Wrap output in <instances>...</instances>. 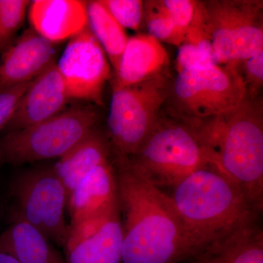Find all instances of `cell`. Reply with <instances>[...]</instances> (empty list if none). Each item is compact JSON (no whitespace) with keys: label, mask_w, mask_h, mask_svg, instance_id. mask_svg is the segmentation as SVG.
<instances>
[{"label":"cell","mask_w":263,"mask_h":263,"mask_svg":"<svg viewBox=\"0 0 263 263\" xmlns=\"http://www.w3.org/2000/svg\"><path fill=\"white\" fill-rule=\"evenodd\" d=\"M122 214V263H179L196 250L168 195L115 160Z\"/></svg>","instance_id":"1"},{"label":"cell","mask_w":263,"mask_h":263,"mask_svg":"<svg viewBox=\"0 0 263 263\" xmlns=\"http://www.w3.org/2000/svg\"><path fill=\"white\" fill-rule=\"evenodd\" d=\"M205 148L213 167L235 181L258 212L263 206L262 99L246 97L234 108L185 122Z\"/></svg>","instance_id":"2"},{"label":"cell","mask_w":263,"mask_h":263,"mask_svg":"<svg viewBox=\"0 0 263 263\" xmlns=\"http://www.w3.org/2000/svg\"><path fill=\"white\" fill-rule=\"evenodd\" d=\"M172 189L168 196L196 250L195 257L209 246L258 221L260 212L243 190L215 167L195 171Z\"/></svg>","instance_id":"3"},{"label":"cell","mask_w":263,"mask_h":263,"mask_svg":"<svg viewBox=\"0 0 263 263\" xmlns=\"http://www.w3.org/2000/svg\"><path fill=\"white\" fill-rule=\"evenodd\" d=\"M120 158L132 171L160 190L173 188L195 171L213 167L193 128L168 113L161 114L155 129L136 155Z\"/></svg>","instance_id":"4"},{"label":"cell","mask_w":263,"mask_h":263,"mask_svg":"<svg viewBox=\"0 0 263 263\" xmlns=\"http://www.w3.org/2000/svg\"><path fill=\"white\" fill-rule=\"evenodd\" d=\"M195 15L216 65L240 63L263 51L262 0L197 1Z\"/></svg>","instance_id":"5"},{"label":"cell","mask_w":263,"mask_h":263,"mask_svg":"<svg viewBox=\"0 0 263 263\" xmlns=\"http://www.w3.org/2000/svg\"><path fill=\"white\" fill-rule=\"evenodd\" d=\"M238 64H214L179 72L165 103H169L167 113L192 122L234 108L247 97Z\"/></svg>","instance_id":"6"},{"label":"cell","mask_w":263,"mask_h":263,"mask_svg":"<svg viewBox=\"0 0 263 263\" xmlns=\"http://www.w3.org/2000/svg\"><path fill=\"white\" fill-rule=\"evenodd\" d=\"M172 82L165 72L143 82L113 90L108 128L117 157L129 158L146 142L160 119Z\"/></svg>","instance_id":"7"},{"label":"cell","mask_w":263,"mask_h":263,"mask_svg":"<svg viewBox=\"0 0 263 263\" xmlns=\"http://www.w3.org/2000/svg\"><path fill=\"white\" fill-rule=\"evenodd\" d=\"M98 121L94 108L76 106L32 127L9 132L0 139V160L20 164L60 159L95 129Z\"/></svg>","instance_id":"8"},{"label":"cell","mask_w":263,"mask_h":263,"mask_svg":"<svg viewBox=\"0 0 263 263\" xmlns=\"http://www.w3.org/2000/svg\"><path fill=\"white\" fill-rule=\"evenodd\" d=\"M18 210L15 214L37 228L49 241L65 248L70 226L65 218L67 195L52 167L18 175L12 183Z\"/></svg>","instance_id":"9"},{"label":"cell","mask_w":263,"mask_h":263,"mask_svg":"<svg viewBox=\"0 0 263 263\" xmlns=\"http://www.w3.org/2000/svg\"><path fill=\"white\" fill-rule=\"evenodd\" d=\"M69 99L103 105V91L110 78L106 53L89 24L70 38L57 64Z\"/></svg>","instance_id":"10"},{"label":"cell","mask_w":263,"mask_h":263,"mask_svg":"<svg viewBox=\"0 0 263 263\" xmlns=\"http://www.w3.org/2000/svg\"><path fill=\"white\" fill-rule=\"evenodd\" d=\"M68 100L54 62L31 82L5 128L9 133L44 122L63 111Z\"/></svg>","instance_id":"11"},{"label":"cell","mask_w":263,"mask_h":263,"mask_svg":"<svg viewBox=\"0 0 263 263\" xmlns=\"http://www.w3.org/2000/svg\"><path fill=\"white\" fill-rule=\"evenodd\" d=\"M56 43L28 29L3 53L0 91L29 82L54 63Z\"/></svg>","instance_id":"12"},{"label":"cell","mask_w":263,"mask_h":263,"mask_svg":"<svg viewBox=\"0 0 263 263\" xmlns=\"http://www.w3.org/2000/svg\"><path fill=\"white\" fill-rule=\"evenodd\" d=\"M70 226L91 217L113 212L119 207L115 166L110 160L85 176L67 200Z\"/></svg>","instance_id":"13"},{"label":"cell","mask_w":263,"mask_h":263,"mask_svg":"<svg viewBox=\"0 0 263 263\" xmlns=\"http://www.w3.org/2000/svg\"><path fill=\"white\" fill-rule=\"evenodd\" d=\"M169 54L163 45L148 34L128 39L112 89H122L167 72Z\"/></svg>","instance_id":"14"},{"label":"cell","mask_w":263,"mask_h":263,"mask_svg":"<svg viewBox=\"0 0 263 263\" xmlns=\"http://www.w3.org/2000/svg\"><path fill=\"white\" fill-rule=\"evenodd\" d=\"M32 28L57 43L72 37L88 24L87 3L79 0H35L31 2Z\"/></svg>","instance_id":"15"},{"label":"cell","mask_w":263,"mask_h":263,"mask_svg":"<svg viewBox=\"0 0 263 263\" xmlns=\"http://www.w3.org/2000/svg\"><path fill=\"white\" fill-rule=\"evenodd\" d=\"M110 156L108 140L95 129L60 159L52 168L65 186L67 200L85 176L110 160Z\"/></svg>","instance_id":"16"},{"label":"cell","mask_w":263,"mask_h":263,"mask_svg":"<svg viewBox=\"0 0 263 263\" xmlns=\"http://www.w3.org/2000/svg\"><path fill=\"white\" fill-rule=\"evenodd\" d=\"M0 250L21 263H67L41 232L16 214L0 234Z\"/></svg>","instance_id":"17"},{"label":"cell","mask_w":263,"mask_h":263,"mask_svg":"<svg viewBox=\"0 0 263 263\" xmlns=\"http://www.w3.org/2000/svg\"><path fill=\"white\" fill-rule=\"evenodd\" d=\"M193 263H263V233L258 221L209 246Z\"/></svg>","instance_id":"18"},{"label":"cell","mask_w":263,"mask_h":263,"mask_svg":"<svg viewBox=\"0 0 263 263\" xmlns=\"http://www.w3.org/2000/svg\"><path fill=\"white\" fill-rule=\"evenodd\" d=\"M123 229L120 208L87 239L65 249L67 263H122Z\"/></svg>","instance_id":"19"},{"label":"cell","mask_w":263,"mask_h":263,"mask_svg":"<svg viewBox=\"0 0 263 263\" xmlns=\"http://www.w3.org/2000/svg\"><path fill=\"white\" fill-rule=\"evenodd\" d=\"M88 24L117 72L128 39L123 28L100 0L87 2Z\"/></svg>","instance_id":"20"},{"label":"cell","mask_w":263,"mask_h":263,"mask_svg":"<svg viewBox=\"0 0 263 263\" xmlns=\"http://www.w3.org/2000/svg\"><path fill=\"white\" fill-rule=\"evenodd\" d=\"M144 24L148 34L160 42L179 47L186 41L160 0L144 2Z\"/></svg>","instance_id":"21"},{"label":"cell","mask_w":263,"mask_h":263,"mask_svg":"<svg viewBox=\"0 0 263 263\" xmlns=\"http://www.w3.org/2000/svg\"><path fill=\"white\" fill-rule=\"evenodd\" d=\"M30 1L0 0V52L4 53L14 43L15 34L24 23Z\"/></svg>","instance_id":"22"},{"label":"cell","mask_w":263,"mask_h":263,"mask_svg":"<svg viewBox=\"0 0 263 263\" xmlns=\"http://www.w3.org/2000/svg\"><path fill=\"white\" fill-rule=\"evenodd\" d=\"M123 28L139 30L144 23V2L141 0H100Z\"/></svg>","instance_id":"23"},{"label":"cell","mask_w":263,"mask_h":263,"mask_svg":"<svg viewBox=\"0 0 263 263\" xmlns=\"http://www.w3.org/2000/svg\"><path fill=\"white\" fill-rule=\"evenodd\" d=\"M245 81L247 97L259 98L263 86V51L238 64Z\"/></svg>","instance_id":"24"},{"label":"cell","mask_w":263,"mask_h":263,"mask_svg":"<svg viewBox=\"0 0 263 263\" xmlns=\"http://www.w3.org/2000/svg\"><path fill=\"white\" fill-rule=\"evenodd\" d=\"M214 64L212 55L196 45L183 43L179 47L176 59L178 73L183 70L202 68Z\"/></svg>","instance_id":"25"},{"label":"cell","mask_w":263,"mask_h":263,"mask_svg":"<svg viewBox=\"0 0 263 263\" xmlns=\"http://www.w3.org/2000/svg\"><path fill=\"white\" fill-rule=\"evenodd\" d=\"M164 6L180 32L186 37L196 10L195 0H162Z\"/></svg>","instance_id":"26"},{"label":"cell","mask_w":263,"mask_h":263,"mask_svg":"<svg viewBox=\"0 0 263 263\" xmlns=\"http://www.w3.org/2000/svg\"><path fill=\"white\" fill-rule=\"evenodd\" d=\"M118 209H119V207L108 214L91 216L77 223L75 226H70L65 249L70 248L79 242L87 239L95 235Z\"/></svg>","instance_id":"27"},{"label":"cell","mask_w":263,"mask_h":263,"mask_svg":"<svg viewBox=\"0 0 263 263\" xmlns=\"http://www.w3.org/2000/svg\"><path fill=\"white\" fill-rule=\"evenodd\" d=\"M32 81L15 85L0 91V129L5 128L13 117L21 99Z\"/></svg>","instance_id":"28"},{"label":"cell","mask_w":263,"mask_h":263,"mask_svg":"<svg viewBox=\"0 0 263 263\" xmlns=\"http://www.w3.org/2000/svg\"><path fill=\"white\" fill-rule=\"evenodd\" d=\"M0 263H21L10 254L0 250Z\"/></svg>","instance_id":"29"}]
</instances>
